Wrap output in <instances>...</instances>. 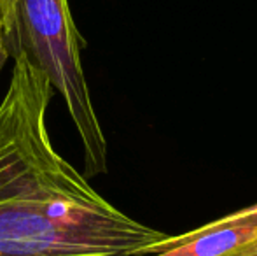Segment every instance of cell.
I'll return each mask as SVG.
<instances>
[{"label":"cell","instance_id":"obj_2","mask_svg":"<svg viewBox=\"0 0 257 256\" xmlns=\"http://www.w3.org/2000/svg\"><path fill=\"white\" fill-rule=\"evenodd\" d=\"M16 35L27 55L63 99L84 151V176L107 172V140L81 62L84 41L67 0H16Z\"/></svg>","mask_w":257,"mask_h":256},{"label":"cell","instance_id":"obj_6","mask_svg":"<svg viewBox=\"0 0 257 256\" xmlns=\"http://www.w3.org/2000/svg\"><path fill=\"white\" fill-rule=\"evenodd\" d=\"M16 21V0H0V23Z\"/></svg>","mask_w":257,"mask_h":256},{"label":"cell","instance_id":"obj_3","mask_svg":"<svg viewBox=\"0 0 257 256\" xmlns=\"http://www.w3.org/2000/svg\"><path fill=\"white\" fill-rule=\"evenodd\" d=\"M257 237L255 226H234L193 239L182 246L170 247L153 256H220Z\"/></svg>","mask_w":257,"mask_h":256},{"label":"cell","instance_id":"obj_4","mask_svg":"<svg viewBox=\"0 0 257 256\" xmlns=\"http://www.w3.org/2000/svg\"><path fill=\"white\" fill-rule=\"evenodd\" d=\"M18 53H20V46H18L16 21L0 23V72L7 60L14 58Z\"/></svg>","mask_w":257,"mask_h":256},{"label":"cell","instance_id":"obj_1","mask_svg":"<svg viewBox=\"0 0 257 256\" xmlns=\"http://www.w3.org/2000/svg\"><path fill=\"white\" fill-rule=\"evenodd\" d=\"M51 95L18 53L0 104V256H153L168 233L114 207L54 149Z\"/></svg>","mask_w":257,"mask_h":256},{"label":"cell","instance_id":"obj_5","mask_svg":"<svg viewBox=\"0 0 257 256\" xmlns=\"http://www.w3.org/2000/svg\"><path fill=\"white\" fill-rule=\"evenodd\" d=\"M220 256H257V237H254L248 242L241 244V246L234 247V249L227 251V253Z\"/></svg>","mask_w":257,"mask_h":256}]
</instances>
